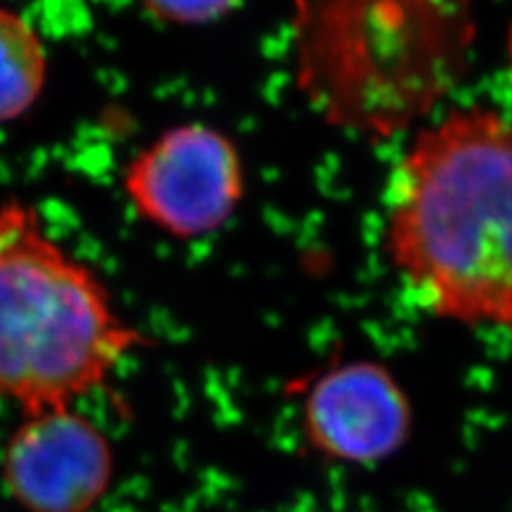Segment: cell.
Instances as JSON below:
<instances>
[{
    "label": "cell",
    "mask_w": 512,
    "mask_h": 512,
    "mask_svg": "<svg viewBox=\"0 0 512 512\" xmlns=\"http://www.w3.org/2000/svg\"><path fill=\"white\" fill-rule=\"evenodd\" d=\"M384 239L427 312L512 327V124L474 107L419 133L391 175Z\"/></svg>",
    "instance_id": "cell-1"
},
{
    "label": "cell",
    "mask_w": 512,
    "mask_h": 512,
    "mask_svg": "<svg viewBox=\"0 0 512 512\" xmlns=\"http://www.w3.org/2000/svg\"><path fill=\"white\" fill-rule=\"evenodd\" d=\"M470 0H295L297 79L331 124L387 137L466 71Z\"/></svg>",
    "instance_id": "cell-2"
},
{
    "label": "cell",
    "mask_w": 512,
    "mask_h": 512,
    "mask_svg": "<svg viewBox=\"0 0 512 512\" xmlns=\"http://www.w3.org/2000/svg\"><path fill=\"white\" fill-rule=\"evenodd\" d=\"M148 344L32 207L0 205V397L26 416L73 408Z\"/></svg>",
    "instance_id": "cell-3"
},
{
    "label": "cell",
    "mask_w": 512,
    "mask_h": 512,
    "mask_svg": "<svg viewBox=\"0 0 512 512\" xmlns=\"http://www.w3.org/2000/svg\"><path fill=\"white\" fill-rule=\"evenodd\" d=\"M135 212L173 237L214 233L244 197V169L233 143L203 124L175 126L124 169Z\"/></svg>",
    "instance_id": "cell-4"
},
{
    "label": "cell",
    "mask_w": 512,
    "mask_h": 512,
    "mask_svg": "<svg viewBox=\"0 0 512 512\" xmlns=\"http://www.w3.org/2000/svg\"><path fill=\"white\" fill-rule=\"evenodd\" d=\"M412 404L378 361L329 367L306 391L301 431L312 453L346 466H376L395 457L412 436Z\"/></svg>",
    "instance_id": "cell-5"
},
{
    "label": "cell",
    "mask_w": 512,
    "mask_h": 512,
    "mask_svg": "<svg viewBox=\"0 0 512 512\" xmlns=\"http://www.w3.org/2000/svg\"><path fill=\"white\" fill-rule=\"evenodd\" d=\"M116 474L99 425L73 408L26 416L3 457V478L26 512H90Z\"/></svg>",
    "instance_id": "cell-6"
},
{
    "label": "cell",
    "mask_w": 512,
    "mask_h": 512,
    "mask_svg": "<svg viewBox=\"0 0 512 512\" xmlns=\"http://www.w3.org/2000/svg\"><path fill=\"white\" fill-rule=\"evenodd\" d=\"M45 73V50L35 28L0 7V122L26 114L39 99Z\"/></svg>",
    "instance_id": "cell-7"
},
{
    "label": "cell",
    "mask_w": 512,
    "mask_h": 512,
    "mask_svg": "<svg viewBox=\"0 0 512 512\" xmlns=\"http://www.w3.org/2000/svg\"><path fill=\"white\" fill-rule=\"evenodd\" d=\"M156 18L173 24H203L227 13L235 0H143Z\"/></svg>",
    "instance_id": "cell-8"
},
{
    "label": "cell",
    "mask_w": 512,
    "mask_h": 512,
    "mask_svg": "<svg viewBox=\"0 0 512 512\" xmlns=\"http://www.w3.org/2000/svg\"><path fill=\"white\" fill-rule=\"evenodd\" d=\"M508 54H510V62H512V28H510V37H508Z\"/></svg>",
    "instance_id": "cell-9"
}]
</instances>
